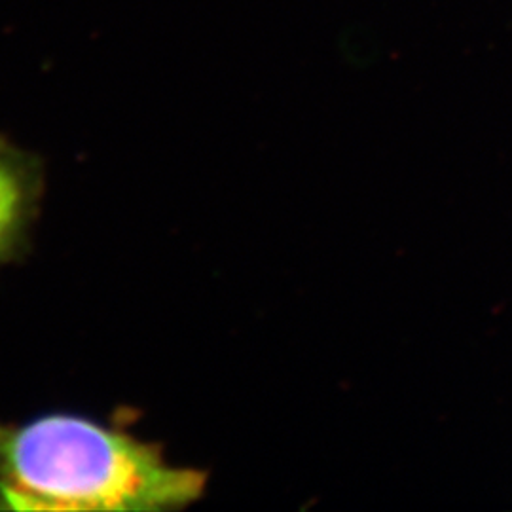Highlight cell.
I'll return each instance as SVG.
<instances>
[{
  "label": "cell",
  "mask_w": 512,
  "mask_h": 512,
  "mask_svg": "<svg viewBox=\"0 0 512 512\" xmlns=\"http://www.w3.org/2000/svg\"><path fill=\"white\" fill-rule=\"evenodd\" d=\"M205 490V475L165 463L156 446L74 414L0 423V509L169 511Z\"/></svg>",
  "instance_id": "6da1fadb"
},
{
  "label": "cell",
  "mask_w": 512,
  "mask_h": 512,
  "mask_svg": "<svg viewBox=\"0 0 512 512\" xmlns=\"http://www.w3.org/2000/svg\"><path fill=\"white\" fill-rule=\"evenodd\" d=\"M37 196L31 169L8 154H0V260L23 236Z\"/></svg>",
  "instance_id": "7a4b0ae2"
}]
</instances>
